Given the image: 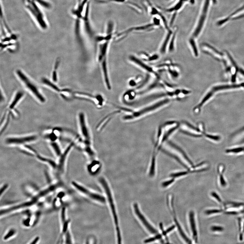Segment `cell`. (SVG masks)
<instances>
[{
	"instance_id": "cell-17",
	"label": "cell",
	"mask_w": 244,
	"mask_h": 244,
	"mask_svg": "<svg viewBox=\"0 0 244 244\" xmlns=\"http://www.w3.org/2000/svg\"><path fill=\"white\" fill-rule=\"evenodd\" d=\"M189 219L190 223L191 229L192 231L193 235V237L194 239L195 242L197 243L198 240V235H197V232L196 229V225L195 222L194 218V213L192 211L189 212Z\"/></svg>"
},
{
	"instance_id": "cell-30",
	"label": "cell",
	"mask_w": 244,
	"mask_h": 244,
	"mask_svg": "<svg viewBox=\"0 0 244 244\" xmlns=\"http://www.w3.org/2000/svg\"><path fill=\"white\" fill-rule=\"evenodd\" d=\"M211 195L215 199V200H216L218 203H220V204L222 205L223 208H224V205L223 204L222 201L221 199L220 198V197L219 196V195L215 192H212L211 193Z\"/></svg>"
},
{
	"instance_id": "cell-9",
	"label": "cell",
	"mask_w": 244,
	"mask_h": 244,
	"mask_svg": "<svg viewBox=\"0 0 244 244\" xmlns=\"http://www.w3.org/2000/svg\"><path fill=\"white\" fill-rule=\"evenodd\" d=\"M63 133V129L60 127H54L46 129L43 133L44 139L48 142L59 140Z\"/></svg>"
},
{
	"instance_id": "cell-24",
	"label": "cell",
	"mask_w": 244,
	"mask_h": 244,
	"mask_svg": "<svg viewBox=\"0 0 244 244\" xmlns=\"http://www.w3.org/2000/svg\"><path fill=\"white\" fill-rule=\"evenodd\" d=\"M125 5H126L128 7H129V8L132 9L133 10L136 12L137 13H140L142 12V9H141L140 7L139 6L133 2H131L130 1H127Z\"/></svg>"
},
{
	"instance_id": "cell-38",
	"label": "cell",
	"mask_w": 244,
	"mask_h": 244,
	"mask_svg": "<svg viewBox=\"0 0 244 244\" xmlns=\"http://www.w3.org/2000/svg\"><path fill=\"white\" fill-rule=\"evenodd\" d=\"M69 222V221H67L65 222L64 224L63 229V232H66L67 231Z\"/></svg>"
},
{
	"instance_id": "cell-42",
	"label": "cell",
	"mask_w": 244,
	"mask_h": 244,
	"mask_svg": "<svg viewBox=\"0 0 244 244\" xmlns=\"http://www.w3.org/2000/svg\"><path fill=\"white\" fill-rule=\"evenodd\" d=\"M154 24L155 25H157L158 26L160 24V20L158 18L155 17L153 19Z\"/></svg>"
},
{
	"instance_id": "cell-39",
	"label": "cell",
	"mask_w": 244,
	"mask_h": 244,
	"mask_svg": "<svg viewBox=\"0 0 244 244\" xmlns=\"http://www.w3.org/2000/svg\"><path fill=\"white\" fill-rule=\"evenodd\" d=\"M61 217L63 221H64L65 219V208H63L62 210Z\"/></svg>"
},
{
	"instance_id": "cell-25",
	"label": "cell",
	"mask_w": 244,
	"mask_h": 244,
	"mask_svg": "<svg viewBox=\"0 0 244 244\" xmlns=\"http://www.w3.org/2000/svg\"><path fill=\"white\" fill-rule=\"evenodd\" d=\"M42 82L44 83V84L47 85V86H49L50 88H51L52 89L57 91L58 92H60V90L59 88L55 84H53L50 80H48L46 78H44L42 79Z\"/></svg>"
},
{
	"instance_id": "cell-8",
	"label": "cell",
	"mask_w": 244,
	"mask_h": 244,
	"mask_svg": "<svg viewBox=\"0 0 244 244\" xmlns=\"http://www.w3.org/2000/svg\"><path fill=\"white\" fill-rule=\"evenodd\" d=\"M72 185L78 190L82 193L83 194L87 196L89 198L93 200L98 201V202L104 203L106 202V199L101 195L92 192L82 186L78 184L74 181L72 182Z\"/></svg>"
},
{
	"instance_id": "cell-12",
	"label": "cell",
	"mask_w": 244,
	"mask_h": 244,
	"mask_svg": "<svg viewBox=\"0 0 244 244\" xmlns=\"http://www.w3.org/2000/svg\"><path fill=\"white\" fill-rule=\"evenodd\" d=\"M48 143L50 150L56 159H57L62 153L63 151L59 140L53 141Z\"/></svg>"
},
{
	"instance_id": "cell-13",
	"label": "cell",
	"mask_w": 244,
	"mask_h": 244,
	"mask_svg": "<svg viewBox=\"0 0 244 244\" xmlns=\"http://www.w3.org/2000/svg\"><path fill=\"white\" fill-rule=\"evenodd\" d=\"M37 160L41 162L47 164L53 169H57V163L52 159L38 153L36 156Z\"/></svg>"
},
{
	"instance_id": "cell-16",
	"label": "cell",
	"mask_w": 244,
	"mask_h": 244,
	"mask_svg": "<svg viewBox=\"0 0 244 244\" xmlns=\"http://www.w3.org/2000/svg\"><path fill=\"white\" fill-rule=\"evenodd\" d=\"M19 150L24 154L31 156L36 157L38 153L33 147L30 146V144L23 145L18 147Z\"/></svg>"
},
{
	"instance_id": "cell-3",
	"label": "cell",
	"mask_w": 244,
	"mask_h": 244,
	"mask_svg": "<svg viewBox=\"0 0 244 244\" xmlns=\"http://www.w3.org/2000/svg\"><path fill=\"white\" fill-rule=\"evenodd\" d=\"M79 135L83 142L87 146H93V136L86 114L79 112L77 116Z\"/></svg>"
},
{
	"instance_id": "cell-29",
	"label": "cell",
	"mask_w": 244,
	"mask_h": 244,
	"mask_svg": "<svg viewBox=\"0 0 244 244\" xmlns=\"http://www.w3.org/2000/svg\"><path fill=\"white\" fill-rule=\"evenodd\" d=\"M223 212L222 210L218 209H212V210H207L205 213L207 215H215L221 214Z\"/></svg>"
},
{
	"instance_id": "cell-18",
	"label": "cell",
	"mask_w": 244,
	"mask_h": 244,
	"mask_svg": "<svg viewBox=\"0 0 244 244\" xmlns=\"http://www.w3.org/2000/svg\"><path fill=\"white\" fill-rule=\"evenodd\" d=\"M129 59L134 63L136 64L142 68V69H144V70L148 72H153L151 67H149V66L146 65V63L143 62L140 59H138V58L135 57V56L133 55L130 56L129 57Z\"/></svg>"
},
{
	"instance_id": "cell-6",
	"label": "cell",
	"mask_w": 244,
	"mask_h": 244,
	"mask_svg": "<svg viewBox=\"0 0 244 244\" xmlns=\"http://www.w3.org/2000/svg\"><path fill=\"white\" fill-rule=\"evenodd\" d=\"M17 73L20 80L22 81L27 88L33 93L38 102L41 103H44L46 101L45 98L41 93L38 88L35 84L21 71H17Z\"/></svg>"
},
{
	"instance_id": "cell-26",
	"label": "cell",
	"mask_w": 244,
	"mask_h": 244,
	"mask_svg": "<svg viewBox=\"0 0 244 244\" xmlns=\"http://www.w3.org/2000/svg\"><path fill=\"white\" fill-rule=\"evenodd\" d=\"M33 203V201H31V202H29L24 203H23V204H22L18 205V206L15 207H13V208H12L11 209H9V210H7L5 211H3V213L4 214V213L8 212L12 210H15V209H17L20 208H22V207H25L30 206Z\"/></svg>"
},
{
	"instance_id": "cell-36",
	"label": "cell",
	"mask_w": 244,
	"mask_h": 244,
	"mask_svg": "<svg viewBox=\"0 0 244 244\" xmlns=\"http://www.w3.org/2000/svg\"><path fill=\"white\" fill-rule=\"evenodd\" d=\"M174 181V178H173V179L164 182L162 184V187H167L168 186H169L171 184L173 183Z\"/></svg>"
},
{
	"instance_id": "cell-7",
	"label": "cell",
	"mask_w": 244,
	"mask_h": 244,
	"mask_svg": "<svg viewBox=\"0 0 244 244\" xmlns=\"http://www.w3.org/2000/svg\"><path fill=\"white\" fill-rule=\"evenodd\" d=\"M75 146L74 143L73 141H70L65 149L63 150L62 153L57 159V169L60 173H63L64 172L70 154Z\"/></svg>"
},
{
	"instance_id": "cell-19",
	"label": "cell",
	"mask_w": 244,
	"mask_h": 244,
	"mask_svg": "<svg viewBox=\"0 0 244 244\" xmlns=\"http://www.w3.org/2000/svg\"><path fill=\"white\" fill-rule=\"evenodd\" d=\"M225 171V166L223 164H220L218 165L217 172L218 175L219 181L220 185L222 187H225L226 183L224 174Z\"/></svg>"
},
{
	"instance_id": "cell-4",
	"label": "cell",
	"mask_w": 244,
	"mask_h": 244,
	"mask_svg": "<svg viewBox=\"0 0 244 244\" xmlns=\"http://www.w3.org/2000/svg\"><path fill=\"white\" fill-rule=\"evenodd\" d=\"M162 148L165 152L176 158L187 170H190L189 166L188 165L192 168L193 167V164L188 158L185 153L179 147L172 143L166 142L164 144Z\"/></svg>"
},
{
	"instance_id": "cell-21",
	"label": "cell",
	"mask_w": 244,
	"mask_h": 244,
	"mask_svg": "<svg viewBox=\"0 0 244 244\" xmlns=\"http://www.w3.org/2000/svg\"><path fill=\"white\" fill-rule=\"evenodd\" d=\"M226 153L232 155H241L244 153V146H240L226 150Z\"/></svg>"
},
{
	"instance_id": "cell-15",
	"label": "cell",
	"mask_w": 244,
	"mask_h": 244,
	"mask_svg": "<svg viewBox=\"0 0 244 244\" xmlns=\"http://www.w3.org/2000/svg\"><path fill=\"white\" fill-rule=\"evenodd\" d=\"M10 114L9 112L6 111L3 113L1 119V134L3 133L8 126L10 121Z\"/></svg>"
},
{
	"instance_id": "cell-20",
	"label": "cell",
	"mask_w": 244,
	"mask_h": 244,
	"mask_svg": "<svg viewBox=\"0 0 244 244\" xmlns=\"http://www.w3.org/2000/svg\"><path fill=\"white\" fill-rule=\"evenodd\" d=\"M23 96V94L22 93L19 92L18 93H17L14 98H13L9 104L7 110L11 111V110L15 109V108L18 105L21 99L22 98Z\"/></svg>"
},
{
	"instance_id": "cell-28",
	"label": "cell",
	"mask_w": 244,
	"mask_h": 244,
	"mask_svg": "<svg viewBox=\"0 0 244 244\" xmlns=\"http://www.w3.org/2000/svg\"><path fill=\"white\" fill-rule=\"evenodd\" d=\"M189 42L193 50L194 53L196 57H197L198 55V50L197 48L196 44L193 38H190L189 40Z\"/></svg>"
},
{
	"instance_id": "cell-14",
	"label": "cell",
	"mask_w": 244,
	"mask_h": 244,
	"mask_svg": "<svg viewBox=\"0 0 244 244\" xmlns=\"http://www.w3.org/2000/svg\"><path fill=\"white\" fill-rule=\"evenodd\" d=\"M90 160L87 166L89 172L92 174L97 173L102 167L101 163L97 158Z\"/></svg>"
},
{
	"instance_id": "cell-27",
	"label": "cell",
	"mask_w": 244,
	"mask_h": 244,
	"mask_svg": "<svg viewBox=\"0 0 244 244\" xmlns=\"http://www.w3.org/2000/svg\"><path fill=\"white\" fill-rule=\"evenodd\" d=\"M204 135L206 138L214 142H217L220 140V136L217 135L206 134L205 133Z\"/></svg>"
},
{
	"instance_id": "cell-23",
	"label": "cell",
	"mask_w": 244,
	"mask_h": 244,
	"mask_svg": "<svg viewBox=\"0 0 244 244\" xmlns=\"http://www.w3.org/2000/svg\"><path fill=\"white\" fill-rule=\"evenodd\" d=\"M174 221L175 222L176 226H177L178 230H179L180 235H181L183 239L185 240L187 243H191V241L189 239V238L185 235V233L183 231V229H182L181 226H180L179 224L177 221V219L176 218H174Z\"/></svg>"
},
{
	"instance_id": "cell-44",
	"label": "cell",
	"mask_w": 244,
	"mask_h": 244,
	"mask_svg": "<svg viewBox=\"0 0 244 244\" xmlns=\"http://www.w3.org/2000/svg\"><path fill=\"white\" fill-rule=\"evenodd\" d=\"M39 237H37L35 238V239L34 240V241H33L31 244H35L39 240Z\"/></svg>"
},
{
	"instance_id": "cell-31",
	"label": "cell",
	"mask_w": 244,
	"mask_h": 244,
	"mask_svg": "<svg viewBox=\"0 0 244 244\" xmlns=\"http://www.w3.org/2000/svg\"><path fill=\"white\" fill-rule=\"evenodd\" d=\"M162 235L160 234H158L154 237L150 238V239L145 240L144 243H150L151 242L155 241L157 240L160 239H162Z\"/></svg>"
},
{
	"instance_id": "cell-1",
	"label": "cell",
	"mask_w": 244,
	"mask_h": 244,
	"mask_svg": "<svg viewBox=\"0 0 244 244\" xmlns=\"http://www.w3.org/2000/svg\"><path fill=\"white\" fill-rule=\"evenodd\" d=\"M40 136L35 133L7 136L5 138L4 143L7 146L18 147L23 145L30 144L39 140Z\"/></svg>"
},
{
	"instance_id": "cell-2",
	"label": "cell",
	"mask_w": 244,
	"mask_h": 244,
	"mask_svg": "<svg viewBox=\"0 0 244 244\" xmlns=\"http://www.w3.org/2000/svg\"><path fill=\"white\" fill-rule=\"evenodd\" d=\"M170 102L168 99L160 101L151 106H147L142 109L137 111H131L127 112L122 116V121L125 122H129L136 121L146 115L147 114L155 111L162 106L166 105Z\"/></svg>"
},
{
	"instance_id": "cell-37",
	"label": "cell",
	"mask_w": 244,
	"mask_h": 244,
	"mask_svg": "<svg viewBox=\"0 0 244 244\" xmlns=\"http://www.w3.org/2000/svg\"><path fill=\"white\" fill-rule=\"evenodd\" d=\"M15 233V231L14 230H10V231L8 232V233H7L6 235L4 237V239L5 240H7L9 238H10Z\"/></svg>"
},
{
	"instance_id": "cell-41",
	"label": "cell",
	"mask_w": 244,
	"mask_h": 244,
	"mask_svg": "<svg viewBox=\"0 0 244 244\" xmlns=\"http://www.w3.org/2000/svg\"><path fill=\"white\" fill-rule=\"evenodd\" d=\"M176 13L175 12L174 13V14L173 15V16L172 17V19L171 20V22H170V25L171 26H172L173 24V22H174V20L176 18Z\"/></svg>"
},
{
	"instance_id": "cell-43",
	"label": "cell",
	"mask_w": 244,
	"mask_h": 244,
	"mask_svg": "<svg viewBox=\"0 0 244 244\" xmlns=\"http://www.w3.org/2000/svg\"><path fill=\"white\" fill-rule=\"evenodd\" d=\"M7 185H5L3 186L1 188V191H0V193H1V195L5 191L6 189L7 188Z\"/></svg>"
},
{
	"instance_id": "cell-33",
	"label": "cell",
	"mask_w": 244,
	"mask_h": 244,
	"mask_svg": "<svg viewBox=\"0 0 244 244\" xmlns=\"http://www.w3.org/2000/svg\"><path fill=\"white\" fill-rule=\"evenodd\" d=\"M188 174V172L187 171L181 172L172 174L170 175V176L173 178H177L186 175Z\"/></svg>"
},
{
	"instance_id": "cell-11",
	"label": "cell",
	"mask_w": 244,
	"mask_h": 244,
	"mask_svg": "<svg viewBox=\"0 0 244 244\" xmlns=\"http://www.w3.org/2000/svg\"><path fill=\"white\" fill-rule=\"evenodd\" d=\"M180 128L183 132L195 137H201L204 134L205 132L196 129L189 124L183 122L180 125Z\"/></svg>"
},
{
	"instance_id": "cell-35",
	"label": "cell",
	"mask_w": 244,
	"mask_h": 244,
	"mask_svg": "<svg viewBox=\"0 0 244 244\" xmlns=\"http://www.w3.org/2000/svg\"><path fill=\"white\" fill-rule=\"evenodd\" d=\"M175 228V225H173L168 228V229L165 231H164V230H163V228H162L161 230H162L163 235L164 236H166V234L168 233H169L170 232L172 231V230H174Z\"/></svg>"
},
{
	"instance_id": "cell-40",
	"label": "cell",
	"mask_w": 244,
	"mask_h": 244,
	"mask_svg": "<svg viewBox=\"0 0 244 244\" xmlns=\"http://www.w3.org/2000/svg\"><path fill=\"white\" fill-rule=\"evenodd\" d=\"M66 241L67 243H71V240L70 234L67 233L66 235Z\"/></svg>"
},
{
	"instance_id": "cell-5",
	"label": "cell",
	"mask_w": 244,
	"mask_h": 244,
	"mask_svg": "<svg viewBox=\"0 0 244 244\" xmlns=\"http://www.w3.org/2000/svg\"><path fill=\"white\" fill-rule=\"evenodd\" d=\"M99 181L103 187L104 191L106 195L108 200L110 209H111L112 216L113 217V219L117 228V236L118 241L119 242H121V233H120V230L119 228V219L117 215V210L114 203L113 196L111 192L109 185L106 180L104 177H100L99 179Z\"/></svg>"
},
{
	"instance_id": "cell-32",
	"label": "cell",
	"mask_w": 244,
	"mask_h": 244,
	"mask_svg": "<svg viewBox=\"0 0 244 244\" xmlns=\"http://www.w3.org/2000/svg\"><path fill=\"white\" fill-rule=\"evenodd\" d=\"M176 33V32H175V33H174L173 36H172L171 40V41L170 42L169 48H168V49H169V51L170 52H173L174 50V42H175Z\"/></svg>"
},
{
	"instance_id": "cell-10",
	"label": "cell",
	"mask_w": 244,
	"mask_h": 244,
	"mask_svg": "<svg viewBox=\"0 0 244 244\" xmlns=\"http://www.w3.org/2000/svg\"><path fill=\"white\" fill-rule=\"evenodd\" d=\"M134 209L135 213L136 215L142 222V224H144L145 227L148 230V231L151 234H155L158 233L157 230L155 229L153 226L151 225L150 223L145 218V217L143 215L142 213L141 212L139 208L138 204L137 203H134Z\"/></svg>"
},
{
	"instance_id": "cell-34",
	"label": "cell",
	"mask_w": 244,
	"mask_h": 244,
	"mask_svg": "<svg viewBox=\"0 0 244 244\" xmlns=\"http://www.w3.org/2000/svg\"><path fill=\"white\" fill-rule=\"evenodd\" d=\"M211 230L215 233H220L223 231L224 228L220 226H214L211 227Z\"/></svg>"
},
{
	"instance_id": "cell-22",
	"label": "cell",
	"mask_w": 244,
	"mask_h": 244,
	"mask_svg": "<svg viewBox=\"0 0 244 244\" xmlns=\"http://www.w3.org/2000/svg\"><path fill=\"white\" fill-rule=\"evenodd\" d=\"M172 32L171 30H168V33L166 37V38L164 40V42H163V44L162 46L161 47L160 49V52L162 54H164L165 53L166 51V48H167V46L168 42H169L170 37H171L172 35Z\"/></svg>"
}]
</instances>
